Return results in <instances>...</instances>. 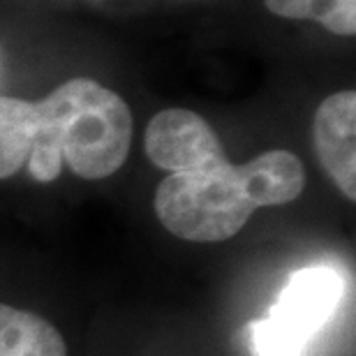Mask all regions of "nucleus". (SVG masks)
<instances>
[{
  "instance_id": "obj_2",
  "label": "nucleus",
  "mask_w": 356,
  "mask_h": 356,
  "mask_svg": "<svg viewBox=\"0 0 356 356\" xmlns=\"http://www.w3.org/2000/svg\"><path fill=\"white\" fill-rule=\"evenodd\" d=\"M254 209L248 167L232 165L227 158L169 174L155 192L160 222L192 243H220L236 236Z\"/></svg>"
},
{
  "instance_id": "obj_4",
  "label": "nucleus",
  "mask_w": 356,
  "mask_h": 356,
  "mask_svg": "<svg viewBox=\"0 0 356 356\" xmlns=\"http://www.w3.org/2000/svg\"><path fill=\"white\" fill-rule=\"evenodd\" d=\"M146 155L167 172H192L227 158L213 127L190 109H165L151 118L144 137Z\"/></svg>"
},
{
  "instance_id": "obj_8",
  "label": "nucleus",
  "mask_w": 356,
  "mask_h": 356,
  "mask_svg": "<svg viewBox=\"0 0 356 356\" xmlns=\"http://www.w3.org/2000/svg\"><path fill=\"white\" fill-rule=\"evenodd\" d=\"M264 5L277 17L315 21L345 38L356 33V0H264Z\"/></svg>"
},
{
  "instance_id": "obj_6",
  "label": "nucleus",
  "mask_w": 356,
  "mask_h": 356,
  "mask_svg": "<svg viewBox=\"0 0 356 356\" xmlns=\"http://www.w3.org/2000/svg\"><path fill=\"white\" fill-rule=\"evenodd\" d=\"M257 209L289 204L305 188V167L294 153L275 148L245 162Z\"/></svg>"
},
{
  "instance_id": "obj_9",
  "label": "nucleus",
  "mask_w": 356,
  "mask_h": 356,
  "mask_svg": "<svg viewBox=\"0 0 356 356\" xmlns=\"http://www.w3.org/2000/svg\"><path fill=\"white\" fill-rule=\"evenodd\" d=\"M28 104V99L0 95V178L14 176L31 155Z\"/></svg>"
},
{
  "instance_id": "obj_5",
  "label": "nucleus",
  "mask_w": 356,
  "mask_h": 356,
  "mask_svg": "<svg viewBox=\"0 0 356 356\" xmlns=\"http://www.w3.org/2000/svg\"><path fill=\"white\" fill-rule=\"evenodd\" d=\"M315 148L324 172L347 199H356V95L340 90L315 113Z\"/></svg>"
},
{
  "instance_id": "obj_3",
  "label": "nucleus",
  "mask_w": 356,
  "mask_h": 356,
  "mask_svg": "<svg viewBox=\"0 0 356 356\" xmlns=\"http://www.w3.org/2000/svg\"><path fill=\"white\" fill-rule=\"evenodd\" d=\"M347 291L331 264L294 270L264 317L248 326L252 356H308L310 345L336 317Z\"/></svg>"
},
{
  "instance_id": "obj_7",
  "label": "nucleus",
  "mask_w": 356,
  "mask_h": 356,
  "mask_svg": "<svg viewBox=\"0 0 356 356\" xmlns=\"http://www.w3.org/2000/svg\"><path fill=\"white\" fill-rule=\"evenodd\" d=\"M0 356H67V347L47 319L0 303Z\"/></svg>"
},
{
  "instance_id": "obj_1",
  "label": "nucleus",
  "mask_w": 356,
  "mask_h": 356,
  "mask_svg": "<svg viewBox=\"0 0 356 356\" xmlns=\"http://www.w3.org/2000/svg\"><path fill=\"white\" fill-rule=\"evenodd\" d=\"M28 172L51 183L67 165L97 181L116 174L130 153L132 113L125 99L88 76L60 83L28 106Z\"/></svg>"
}]
</instances>
